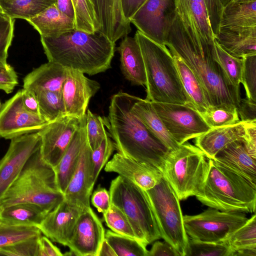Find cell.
Listing matches in <instances>:
<instances>
[{
	"instance_id": "1",
	"label": "cell",
	"mask_w": 256,
	"mask_h": 256,
	"mask_svg": "<svg viewBox=\"0 0 256 256\" xmlns=\"http://www.w3.org/2000/svg\"><path fill=\"white\" fill-rule=\"evenodd\" d=\"M139 98L122 92L114 94L104 118L105 126L118 152L162 171L170 150L132 112Z\"/></svg>"
},
{
	"instance_id": "2",
	"label": "cell",
	"mask_w": 256,
	"mask_h": 256,
	"mask_svg": "<svg viewBox=\"0 0 256 256\" xmlns=\"http://www.w3.org/2000/svg\"><path fill=\"white\" fill-rule=\"evenodd\" d=\"M165 44L171 54L179 56L197 76L210 106L238 108L240 94L230 85L217 62L215 48L194 44L178 14L168 30Z\"/></svg>"
},
{
	"instance_id": "3",
	"label": "cell",
	"mask_w": 256,
	"mask_h": 256,
	"mask_svg": "<svg viewBox=\"0 0 256 256\" xmlns=\"http://www.w3.org/2000/svg\"><path fill=\"white\" fill-rule=\"evenodd\" d=\"M48 62L92 76L110 68L116 44L99 32L76 29L56 38L40 36Z\"/></svg>"
},
{
	"instance_id": "4",
	"label": "cell",
	"mask_w": 256,
	"mask_h": 256,
	"mask_svg": "<svg viewBox=\"0 0 256 256\" xmlns=\"http://www.w3.org/2000/svg\"><path fill=\"white\" fill-rule=\"evenodd\" d=\"M134 36L140 46L144 64L146 100L192 106L183 88L173 56L167 46L153 42L138 30Z\"/></svg>"
},
{
	"instance_id": "5",
	"label": "cell",
	"mask_w": 256,
	"mask_h": 256,
	"mask_svg": "<svg viewBox=\"0 0 256 256\" xmlns=\"http://www.w3.org/2000/svg\"><path fill=\"white\" fill-rule=\"evenodd\" d=\"M208 162L207 176L196 198L222 211L255 213L256 184L214 159L208 158Z\"/></svg>"
},
{
	"instance_id": "6",
	"label": "cell",
	"mask_w": 256,
	"mask_h": 256,
	"mask_svg": "<svg viewBox=\"0 0 256 256\" xmlns=\"http://www.w3.org/2000/svg\"><path fill=\"white\" fill-rule=\"evenodd\" d=\"M64 198V194L58 188L54 168L43 159L40 148L30 157L6 192L0 201V209L15 204L29 202L49 212Z\"/></svg>"
},
{
	"instance_id": "7",
	"label": "cell",
	"mask_w": 256,
	"mask_h": 256,
	"mask_svg": "<svg viewBox=\"0 0 256 256\" xmlns=\"http://www.w3.org/2000/svg\"><path fill=\"white\" fill-rule=\"evenodd\" d=\"M208 168V158L204 153L195 145L186 142L170 150L162 172L163 177L182 200L199 192Z\"/></svg>"
},
{
	"instance_id": "8",
	"label": "cell",
	"mask_w": 256,
	"mask_h": 256,
	"mask_svg": "<svg viewBox=\"0 0 256 256\" xmlns=\"http://www.w3.org/2000/svg\"><path fill=\"white\" fill-rule=\"evenodd\" d=\"M109 192L111 204L124 213L138 240L148 245L161 238L146 190L118 176L112 180Z\"/></svg>"
},
{
	"instance_id": "9",
	"label": "cell",
	"mask_w": 256,
	"mask_h": 256,
	"mask_svg": "<svg viewBox=\"0 0 256 256\" xmlns=\"http://www.w3.org/2000/svg\"><path fill=\"white\" fill-rule=\"evenodd\" d=\"M161 238L171 244L180 256H186L188 237L186 233L180 200L164 178L146 191Z\"/></svg>"
},
{
	"instance_id": "10",
	"label": "cell",
	"mask_w": 256,
	"mask_h": 256,
	"mask_svg": "<svg viewBox=\"0 0 256 256\" xmlns=\"http://www.w3.org/2000/svg\"><path fill=\"white\" fill-rule=\"evenodd\" d=\"M183 218L189 238L210 242H226L248 218L244 212L211 208L197 214L184 215Z\"/></svg>"
},
{
	"instance_id": "11",
	"label": "cell",
	"mask_w": 256,
	"mask_h": 256,
	"mask_svg": "<svg viewBox=\"0 0 256 256\" xmlns=\"http://www.w3.org/2000/svg\"><path fill=\"white\" fill-rule=\"evenodd\" d=\"M151 103L170 134L179 144L194 139L211 128L192 106L173 103Z\"/></svg>"
},
{
	"instance_id": "12",
	"label": "cell",
	"mask_w": 256,
	"mask_h": 256,
	"mask_svg": "<svg viewBox=\"0 0 256 256\" xmlns=\"http://www.w3.org/2000/svg\"><path fill=\"white\" fill-rule=\"evenodd\" d=\"M176 15L175 0H146L129 21L148 38L166 46V35Z\"/></svg>"
},
{
	"instance_id": "13",
	"label": "cell",
	"mask_w": 256,
	"mask_h": 256,
	"mask_svg": "<svg viewBox=\"0 0 256 256\" xmlns=\"http://www.w3.org/2000/svg\"><path fill=\"white\" fill-rule=\"evenodd\" d=\"M48 123L40 114L30 112L24 108L20 90L2 105L0 137L11 140L38 132Z\"/></svg>"
},
{
	"instance_id": "14",
	"label": "cell",
	"mask_w": 256,
	"mask_h": 256,
	"mask_svg": "<svg viewBox=\"0 0 256 256\" xmlns=\"http://www.w3.org/2000/svg\"><path fill=\"white\" fill-rule=\"evenodd\" d=\"M10 140L6 153L0 160V201L28 159L41 144L38 132L25 134Z\"/></svg>"
},
{
	"instance_id": "15",
	"label": "cell",
	"mask_w": 256,
	"mask_h": 256,
	"mask_svg": "<svg viewBox=\"0 0 256 256\" xmlns=\"http://www.w3.org/2000/svg\"><path fill=\"white\" fill-rule=\"evenodd\" d=\"M81 118L66 115L49 122L38 132L42 158L54 168L59 162L79 128Z\"/></svg>"
},
{
	"instance_id": "16",
	"label": "cell",
	"mask_w": 256,
	"mask_h": 256,
	"mask_svg": "<svg viewBox=\"0 0 256 256\" xmlns=\"http://www.w3.org/2000/svg\"><path fill=\"white\" fill-rule=\"evenodd\" d=\"M176 11L193 43L214 48V38L204 0H175Z\"/></svg>"
},
{
	"instance_id": "17",
	"label": "cell",
	"mask_w": 256,
	"mask_h": 256,
	"mask_svg": "<svg viewBox=\"0 0 256 256\" xmlns=\"http://www.w3.org/2000/svg\"><path fill=\"white\" fill-rule=\"evenodd\" d=\"M105 232L100 220L90 208L78 218L66 246L73 256H98L105 238Z\"/></svg>"
},
{
	"instance_id": "18",
	"label": "cell",
	"mask_w": 256,
	"mask_h": 256,
	"mask_svg": "<svg viewBox=\"0 0 256 256\" xmlns=\"http://www.w3.org/2000/svg\"><path fill=\"white\" fill-rule=\"evenodd\" d=\"M100 84L78 70L66 69L62 94L67 116L81 118L86 114L91 98L98 92Z\"/></svg>"
},
{
	"instance_id": "19",
	"label": "cell",
	"mask_w": 256,
	"mask_h": 256,
	"mask_svg": "<svg viewBox=\"0 0 256 256\" xmlns=\"http://www.w3.org/2000/svg\"><path fill=\"white\" fill-rule=\"evenodd\" d=\"M92 152L86 134L76 169L64 192L65 200L84 209L90 208V197L95 184Z\"/></svg>"
},
{
	"instance_id": "20",
	"label": "cell",
	"mask_w": 256,
	"mask_h": 256,
	"mask_svg": "<svg viewBox=\"0 0 256 256\" xmlns=\"http://www.w3.org/2000/svg\"><path fill=\"white\" fill-rule=\"evenodd\" d=\"M84 209L64 199L37 226L52 241L66 246Z\"/></svg>"
},
{
	"instance_id": "21",
	"label": "cell",
	"mask_w": 256,
	"mask_h": 256,
	"mask_svg": "<svg viewBox=\"0 0 256 256\" xmlns=\"http://www.w3.org/2000/svg\"><path fill=\"white\" fill-rule=\"evenodd\" d=\"M104 170L116 173L146 191L153 188L163 177L158 168L118 152L107 162Z\"/></svg>"
},
{
	"instance_id": "22",
	"label": "cell",
	"mask_w": 256,
	"mask_h": 256,
	"mask_svg": "<svg viewBox=\"0 0 256 256\" xmlns=\"http://www.w3.org/2000/svg\"><path fill=\"white\" fill-rule=\"evenodd\" d=\"M90 1L94 5L99 24V32L114 43L130 32V23L123 14L120 0Z\"/></svg>"
},
{
	"instance_id": "23",
	"label": "cell",
	"mask_w": 256,
	"mask_h": 256,
	"mask_svg": "<svg viewBox=\"0 0 256 256\" xmlns=\"http://www.w3.org/2000/svg\"><path fill=\"white\" fill-rule=\"evenodd\" d=\"M248 121L220 127L211 128L206 132L194 138V144L208 158L214 159L216 156L231 142L242 141L245 128Z\"/></svg>"
},
{
	"instance_id": "24",
	"label": "cell",
	"mask_w": 256,
	"mask_h": 256,
	"mask_svg": "<svg viewBox=\"0 0 256 256\" xmlns=\"http://www.w3.org/2000/svg\"><path fill=\"white\" fill-rule=\"evenodd\" d=\"M214 40L228 54L242 58L256 54V28L220 27Z\"/></svg>"
},
{
	"instance_id": "25",
	"label": "cell",
	"mask_w": 256,
	"mask_h": 256,
	"mask_svg": "<svg viewBox=\"0 0 256 256\" xmlns=\"http://www.w3.org/2000/svg\"><path fill=\"white\" fill-rule=\"evenodd\" d=\"M66 74V68L63 66L48 62L24 77L23 88L35 94L40 91L62 92Z\"/></svg>"
},
{
	"instance_id": "26",
	"label": "cell",
	"mask_w": 256,
	"mask_h": 256,
	"mask_svg": "<svg viewBox=\"0 0 256 256\" xmlns=\"http://www.w3.org/2000/svg\"><path fill=\"white\" fill-rule=\"evenodd\" d=\"M117 50L120 55L122 72L125 78L134 85L146 86L144 62L135 37H124Z\"/></svg>"
},
{
	"instance_id": "27",
	"label": "cell",
	"mask_w": 256,
	"mask_h": 256,
	"mask_svg": "<svg viewBox=\"0 0 256 256\" xmlns=\"http://www.w3.org/2000/svg\"><path fill=\"white\" fill-rule=\"evenodd\" d=\"M214 159L256 184V158L248 154L242 140L231 142Z\"/></svg>"
},
{
	"instance_id": "28",
	"label": "cell",
	"mask_w": 256,
	"mask_h": 256,
	"mask_svg": "<svg viewBox=\"0 0 256 256\" xmlns=\"http://www.w3.org/2000/svg\"><path fill=\"white\" fill-rule=\"evenodd\" d=\"M86 115L81 118L79 128L59 162L54 168L58 188L64 194L76 169L82 144L86 136Z\"/></svg>"
},
{
	"instance_id": "29",
	"label": "cell",
	"mask_w": 256,
	"mask_h": 256,
	"mask_svg": "<svg viewBox=\"0 0 256 256\" xmlns=\"http://www.w3.org/2000/svg\"><path fill=\"white\" fill-rule=\"evenodd\" d=\"M26 21L43 37L56 38L75 29L74 19L62 12L55 4Z\"/></svg>"
},
{
	"instance_id": "30",
	"label": "cell",
	"mask_w": 256,
	"mask_h": 256,
	"mask_svg": "<svg viewBox=\"0 0 256 256\" xmlns=\"http://www.w3.org/2000/svg\"><path fill=\"white\" fill-rule=\"evenodd\" d=\"M132 110L148 130L170 150L179 147L180 144L170 134L150 102L140 98Z\"/></svg>"
},
{
	"instance_id": "31",
	"label": "cell",
	"mask_w": 256,
	"mask_h": 256,
	"mask_svg": "<svg viewBox=\"0 0 256 256\" xmlns=\"http://www.w3.org/2000/svg\"><path fill=\"white\" fill-rule=\"evenodd\" d=\"M48 212L32 203L20 202L0 209V220L14 226H38Z\"/></svg>"
},
{
	"instance_id": "32",
	"label": "cell",
	"mask_w": 256,
	"mask_h": 256,
	"mask_svg": "<svg viewBox=\"0 0 256 256\" xmlns=\"http://www.w3.org/2000/svg\"><path fill=\"white\" fill-rule=\"evenodd\" d=\"M172 55L183 88L192 107L199 113L203 112L210 105L202 84L194 72L179 56Z\"/></svg>"
},
{
	"instance_id": "33",
	"label": "cell",
	"mask_w": 256,
	"mask_h": 256,
	"mask_svg": "<svg viewBox=\"0 0 256 256\" xmlns=\"http://www.w3.org/2000/svg\"><path fill=\"white\" fill-rule=\"evenodd\" d=\"M256 28V1L230 0L224 7L220 27Z\"/></svg>"
},
{
	"instance_id": "34",
	"label": "cell",
	"mask_w": 256,
	"mask_h": 256,
	"mask_svg": "<svg viewBox=\"0 0 256 256\" xmlns=\"http://www.w3.org/2000/svg\"><path fill=\"white\" fill-rule=\"evenodd\" d=\"M56 0H0V10L12 19L30 20Z\"/></svg>"
},
{
	"instance_id": "35",
	"label": "cell",
	"mask_w": 256,
	"mask_h": 256,
	"mask_svg": "<svg viewBox=\"0 0 256 256\" xmlns=\"http://www.w3.org/2000/svg\"><path fill=\"white\" fill-rule=\"evenodd\" d=\"M216 58L226 80L235 91L240 94L242 59L232 56L214 40Z\"/></svg>"
},
{
	"instance_id": "36",
	"label": "cell",
	"mask_w": 256,
	"mask_h": 256,
	"mask_svg": "<svg viewBox=\"0 0 256 256\" xmlns=\"http://www.w3.org/2000/svg\"><path fill=\"white\" fill-rule=\"evenodd\" d=\"M105 238L117 256H148L147 244L135 238L107 230Z\"/></svg>"
},
{
	"instance_id": "37",
	"label": "cell",
	"mask_w": 256,
	"mask_h": 256,
	"mask_svg": "<svg viewBox=\"0 0 256 256\" xmlns=\"http://www.w3.org/2000/svg\"><path fill=\"white\" fill-rule=\"evenodd\" d=\"M40 115L51 122L66 115L62 92L40 91L36 94Z\"/></svg>"
},
{
	"instance_id": "38",
	"label": "cell",
	"mask_w": 256,
	"mask_h": 256,
	"mask_svg": "<svg viewBox=\"0 0 256 256\" xmlns=\"http://www.w3.org/2000/svg\"><path fill=\"white\" fill-rule=\"evenodd\" d=\"M75 29L89 33L98 31L99 24L90 0H72Z\"/></svg>"
},
{
	"instance_id": "39",
	"label": "cell",
	"mask_w": 256,
	"mask_h": 256,
	"mask_svg": "<svg viewBox=\"0 0 256 256\" xmlns=\"http://www.w3.org/2000/svg\"><path fill=\"white\" fill-rule=\"evenodd\" d=\"M200 114L210 128L232 125L240 121L237 108L234 106H210Z\"/></svg>"
},
{
	"instance_id": "40",
	"label": "cell",
	"mask_w": 256,
	"mask_h": 256,
	"mask_svg": "<svg viewBox=\"0 0 256 256\" xmlns=\"http://www.w3.org/2000/svg\"><path fill=\"white\" fill-rule=\"evenodd\" d=\"M37 226H18L0 220V248L42 236Z\"/></svg>"
},
{
	"instance_id": "41",
	"label": "cell",
	"mask_w": 256,
	"mask_h": 256,
	"mask_svg": "<svg viewBox=\"0 0 256 256\" xmlns=\"http://www.w3.org/2000/svg\"><path fill=\"white\" fill-rule=\"evenodd\" d=\"M225 242L229 246L232 253L241 248L256 246L255 213L243 225L236 230Z\"/></svg>"
},
{
	"instance_id": "42",
	"label": "cell",
	"mask_w": 256,
	"mask_h": 256,
	"mask_svg": "<svg viewBox=\"0 0 256 256\" xmlns=\"http://www.w3.org/2000/svg\"><path fill=\"white\" fill-rule=\"evenodd\" d=\"M102 214L106 226L112 232L138 239L128 218L118 207L111 204L109 209Z\"/></svg>"
},
{
	"instance_id": "43",
	"label": "cell",
	"mask_w": 256,
	"mask_h": 256,
	"mask_svg": "<svg viewBox=\"0 0 256 256\" xmlns=\"http://www.w3.org/2000/svg\"><path fill=\"white\" fill-rule=\"evenodd\" d=\"M232 252L226 242H210L188 238L186 256H231Z\"/></svg>"
},
{
	"instance_id": "44",
	"label": "cell",
	"mask_w": 256,
	"mask_h": 256,
	"mask_svg": "<svg viewBox=\"0 0 256 256\" xmlns=\"http://www.w3.org/2000/svg\"><path fill=\"white\" fill-rule=\"evenodd\" d=\"M86 117V138L92 150H94L99 146L108 134L105 128L104 118L93 114L88 109Z\"/></svg>"
},
{
	"instance_id": "45",
	"label": "cell",
	"mask_w": 256,
	"mask_h": 256,
	"mask_svg": "<svg viewBox=\"0 0 256 256\" xmlns=\"http://www.w3.org/2000/svg\"><path fill=\"white\" fill-rule=\"evenodd\" d=\"M242 59V82L246 98L256 102V54L246 56Z\"/></svg>"
},
{
	"instance_id": "46",
	"label": "cell",
	"mask_w": 256,
	"mask_h": 256,
	"mask_svg": "<svg viewBox=\"0 0 256 256\" xmlns=\"http://www.w3.org/2000/svg\"><path fill=\"white\" fill-rule=\"evenodd\" d=\"M115 149L113 140L106 136L96 148L92 150L93 178L96 182L102 168L105 166Z\"/></svg>"
},
{
	"instance_id": "47",
	"label": "cell",
	"mask_w": 256,
	"mask_h": 256,
	"mask_svg": "<svg viewBox=\"0 0 256 256\" xmlns=\"http://www.w3.org/2000/svg\"><path fill=\"white\" fill-rule=\"evenodd\" d=\"M14 20L0 10V62H7L8 50L14 37Z\"/></svg>"
},
{
	"instance_id": "48",
	"label": "cell",
	"mask_w": 256,
	"mask_h": 256,
	"mask_svg": "<svg viewBox=\"0 0 256 256\" xmlns=\"http://www.w3.org/2000/svg\"><path fill=\"white\" fill-rule=\"evenodd\" d=\"M40 236L0 248V256H37Z\"/></svg>"
},
{
	"instance_id": "49",
	"label": "cell",
	"mask_w": 256,
	"mask_h": 256,
	"mask_svg": "<svg viewBox=\"0 0 256 256\" xmlns=\"http://www.w3.org/2000/svg\"><path fill=\"white\" fill-rule=\"evenodd\" d=\"M18 84V77L14 68L8 62H0V90L11 93Z\"/></svg>"
},
{
	"instance_id": "50",
	"label": "cell",
	"mask_w": 256,
	"mask_h": 256,
	"mask_svg": "<svg viewBox=\"0 0 256 256\" xmlns=\"http://www.w3.org/2000/svg\"><path fill=\"white\" fill-rule=\"evenodd\" d=\"M214 36L218 32L224 9L220 0H204Z\"/></svg>"
},
{
	"instance_id": "51",
	"label": "cell",
	"mask_w": 256,
	"mask_h": 256,
	"mask_svg": "<svg viewBox=\"0 0 256 256\" xmlns=\"http://www.w3.org/2000/svg\"><path fill=\"white\" fill-rule=\"evenodd\" d=\"M91 202L99 212L104 213L109 209L111 205L109 192L105 188L99 186L93 192Z\"/></svg>"
},
{
	"instance_id": "52",
	"label": "cell",
	"mask_w": 256,
	"mask_h": 256,
	"mask_svg": "<svg viewBox=\"0 0 256 256\" xmlns=\"http://www.w3.org/2000/svg\"><path fill=\"white\" fill-rule=\"evenodd\" d=\"M242 142L248 154L256 158V120L247 122Z\"/></svg>"
},
{
	"instance_id": "53",
	"label": "cell",
	"mask_w": 256,
	"mask_h": 256,
	"mask_svg": "<svg viewBox=\"0 0 256 256\" xmlns=\"http://www.w3.org/2000/svg\"><path fill=\"white\" fill-rule=\"evenodd\" d=\"M237 110L240 120H256V102L241 98Z\"/></svg>"
},
{
	"instance_id": "54",
	"label": "cell",
	"mask_w": 256,
	"mask_h": 256,
	"mask_svg": "<svg viewBox=\"0 0 256 256\" xmlns=\"http://www.w3.org/2000/svg\"><path fill=\"white\" fill-rule=\"evenodd\" d=\"M63 254L51 240L46 236H42L38 240L37 256H62Z\"/></svg>"
},
{
	"instance_id": "55",
	"label": "cell",
	"mask_w": 256,
	"mask_h": 256,
	"mask_svg": "<svg viewBox=\"0 0 256 256\" xmlns=\"http://www.w3.org/2000/svg\"><path fill=\"white\" fill-rule=\"evenodd\" d=\"M148 256H180L174 248L164 240H156L150 250H148Z\"/></svg>"
},
{
	"instance_id": "56",
	"label": "cell",
	"mask_w": 256,
	"mask_h": 256,
	"mask_svg": "<svg viewBox=\"0 0 256 256\" xmlns=\"http://www.w3.org/2000/svg\"><path fill=\"white\" fill-rule=\"evenodd\" d=\"M22 95L24 108L30 112L40 114L38 102L36 94L23 88L22 90Z\"/></svg>"
},
{
	"instance_id": "57",
	"label": "cell",
	"mask_w": 256,
	"mask_h": 256,
	"mask_svg": "<svg viewBox=\"0 0 256 256\" xmlns=\"http://www.w3.org/2000/svg\"><path fill=\"white\" fill-rule=\"evenodd\" d=\"M146 0H120L122 12L126 20L130 22V19Z\"/></svg>"
},
{
	"instance_id": "58",
	"label": "cell",
	"mask_w": 256,
	"mask_h": 256,
	"mask_svg": "<svg viewBox=\"0 0 256 256\" xmlns=\"http://www.w3.org/2000/svg\"><path fill=\"white\" fill-rule=\"evenodd\" d=\"M55 4L62 12L74 20V14L72 0H56Z\"/></svg>"
},
{
	"instance_id": "59",
	"label": "cell",
	"mask_w": 256,
	"mask_h": 256,
	"mask_svg": "<svg viewBox=\"0 0 256 256\" xmlns=\"http://www.w3.org/2000/svg\"><path fill=\"white\" fill-rule=\"evenodd\" d=\"M232 256H256V246L236 250L232 252Z\"/></svg>"
},
{
	"instance_id": "60",
	"label": "cell",
	"mask_w": 256,
	"mask_h": 256,
	"mask_svg": "<svg viewBox=\"0 0 256 256\" xmlns=\"http://www.w3.org/2000/svg\"><path fill=\"white\" fill-rule=\"evenodd\" d=\"M98 256H117L116 253L104 238L100 249Z\"/></svg>"
},
{
	"instance_id": "61",
	"label": "cell",
	"mask_w": 256,
	"mask_h": 256,
	"mask_svg": "<svg viewBox=\"0 0 256 256\" xmlns=\"http://www.w3.org/2000/svg\"><path fill=\"white\" fill-rule=\"evenodd\" d=\"M232 1L236 2H246L253 1H256V0H232Z\"/></svg>"
},
{
	"instance_id": "62",
	"label": "cell",
	"mask_w": 256,
	"mask_h": 256,
	"mask_svg": "<svg viewBox=\"0 0 256 256\" xmlns=\"http://www.w3.org/2000/svg\"><path fill=\"white\" fill-rule=\"evenodd\" d=\"M230 0H220L221 2L224 6L228 4Z\"/></svg>"
},
{
	"instance_id": "63",
	"label": "cell",
	"mask_w": 256,
	"mask_h": 256,
	"mask_svg": "<svg viewBox=\"0 0 256 256\" xmlns=\"http://www.w3.org/2000/svg\"><path fill=\"white\" fill-rule=\"evenodd\" d=\"M1 106H2V104H1V102L0 101V108H1Z\"/></svg>"
}]
</instances>
